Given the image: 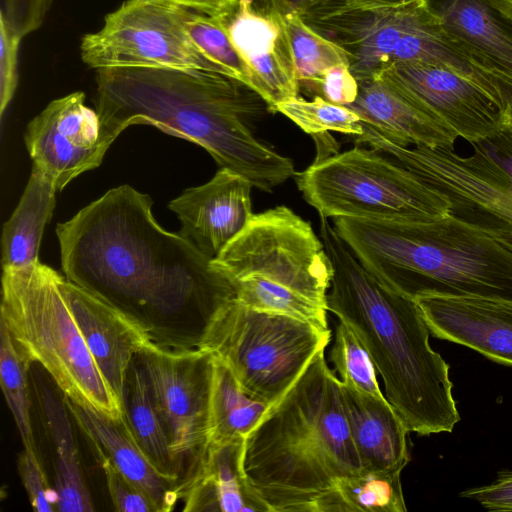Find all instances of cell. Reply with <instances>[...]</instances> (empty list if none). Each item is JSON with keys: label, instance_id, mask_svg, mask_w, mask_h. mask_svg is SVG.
I'll use <instances>...</instances> for the list:
<instances>
[{"label": "cell", "instance_id": "1", "mask_svg": "<svg viewBox=\"0 0 512 512\" xmlns=\"http://www.w3.org/2000/svg\"><path fill=\"white\" fill-rule=\"evenodd\" d=\"M56 234L65 278L140 322L156 343L169 324L188 321L202 332L235 297L211 259L181 233L165 230L151 198L129 185L59 223Z\"/></svg>", "mask_w": 512, "mask_h": 512}, {"label": "cell", "instance_id": "2", "mask_svg": "<svg viewBox=\"0 0 512 512\" xmlns=\"http://www.w3.org/2000/svg\"><path fill=\"white\" fill-rule=\"evenodd\" d=\"M95 110L114 141L128 126L152 125L200 145L226 168L271 192L296 173L293 161L258 138L251 125L273 113L266 100L225 74L150 67L96 69Z\"/></svg>", "mask_w": 512, "mask_h": 512}, {"label": "cell", "instance_id": "3", "mask_svg": "<svg viewBox=\"0 0 512 512\" xmlns=\"http://www.w3.org/2000/svg\"><path fill=\"white\" fill-rule=\"evenodd\" d=\"M324 352L244 438L243 473L269 512H330L337 483L363 471Z\"/></svg>", "mask_w": 512, "mask_h": 512}, {"label": "cell", "instance_id": "4", "mask_svg": "<svg viewBox=\"0 0 512 512\" xmlns=\"http://www.w3.org/2000/svg\"><path fill=\"white\" fill-rule=\"evenodd\" d=\"M320 238L333 268L327 309L365 346L387 400L409 432H451L460 415L449 364L430 346V331L416 301L368 271L322 216Z\"/></svg>", "mask_w": 512, "mask_h": 512}, {"label": "cell", "instance_id": "5", "mask_svg": "<svg viewBox=\"0 0 512 512\" xmlns=\"http://www.w3.org/2000/svg\"><path fill=\"white\" fill-rule=\"evenodd\" d=\"M333 224L368 271L408 298L512 301V252L449 214L425 221L336 217Z\"/></svg>", "mask_w": 512, "mask_h": 512}, {"label": "cell", "instance_id": "6", "mask_svg": "<svg viewBox=\"0 0 512 512\" xmlns=\"http://www.w3.org/2000/svg\"><path fill=\"white\" fill-rule=\"evenodd\" d=\"M62 279L40 261L3 268L0 322L29 362L46 370L63 397L119 418L123 403L81 334L63 295Z\"/></svg>", "mask_w": 512, "mask_h": 512}, {"label": "cell", "instance_id": "7", "mask_svg": "<svg viewBox=\"0 0 512 512\" xmlns=\"http://www.w3.org/2000/svg\"><path fill=\"white\" fill-rule=\"evenodd\" d=\"M243 304L263 310L278 298H308L327 307L333 268L320 237L290 208L254 214L211 260Z\"/></svg>", "mask_w": 512, "mask_h": 512}, {"label": "cell", "instance_id": "8", "mask_svg": "<svg viewBox=\"0 0 512 512\" xmlns=\"http://www.w3.org/2000/svg\"><path fill=\"white\" fill-rule=\"evenodd\" d=\"M300 17L344 51L358 83L401 63L463 66L430 0L401 5L318 3Z\"/></svg>", "mask_w": 512, "mask_h": 512}, {"label": "cell", "instance_id": "9", "mask_svg": "<svg viewBox=\"0 0 512 512\" xmlns=\"http://www.w3.org/2000/svg\"><path fill=\"white\" fill-rule=\"evenodd\" d=\"M330 339V330L234 297L207 322L197 347L225 363L247 394L272 405Z\"/></svg>", "mask_w": 512, "mask_h": 512}, {"label": "cell", "instance_id": "10", "mask_svg": "<svg viewBox=\"0 0 512 512\" xmlns=\"http://www.w3.org/2000/svg\"><path fill=\"white\" fill-rule=\"evenodd\" d=\"M296 183L325 218L425 221L449 214L443 194L373 148L315 160L296 174Z\"/></svg>", "mask_w": 512, "mask_h": 512}, {"label": "cell", "instance_id": "11", "mask_svg": "<svg viewBox=\"0 0 512 512\" xmlns=\"http://www.w3.org/2000/svg\"><path fill=\"white\" fill-rule=\"evenodd\" d=\"M443 194L449 215L481 230L512 252V179L479 148L461 157L454 148L403 147L363 123L355 136Z\"/></svg>", "mask_w": 512, "mask_h": 512}, {"label": "cell", "instance_id": "12", "mask_svg": "<svg viewBox=\"0 0 512 512\" xmlns=\"http://www.w3.org/2000/svg\"><path fill=\"white\" fill-rule=\"evenodd\" d=\"M194 11L149 0H126L80 43L90 68L197 69L228 75L194 44L186 23ZM229 76V75H228Z\"/></svg>", "mask_w": 512, "mask_h": 512}, {"label": "cell", "instance_id": "13", "mask_svg": "<svg viewBox=\"0 0 512 512\" xmlns=\"http://www.w3.org/2000/svg\"><path fill=\"white\" fill-rule=\"evenodd\" d=\"M136 358L180 470L188 462V471L209 446L213 356L197 346L174 348L153 342Z\"/></svg>", "mask_w": 512, "mask_h": 512}, {"label": "cell", "instance_id": "14", "mask_svg": "<svg viewBox=\"0 0 512 512\" xmlns=\"http://www.w3.org/2000/svg\"><path fill=\"white\" fill-rule=\"evenodd\" d=\"M24 140L33 166L57 191L98 167L113 143L105 135L96 110L85 105L81 91L51 101L29 122Z\"/></svg>", "mask_w": 512, "mask_h": 512}, {"label": "cell", "instance_id": "15", "mask_svg": "<svg viewBox=\"0 0 512 512\" xmlns=\"http://www.w3.org/2000/svg\"><path fill=\"white\" fill-rule=\"evenodd\" d=\"M448 42L482 75L503 112L512 105V19L484 0H430Z\"/></svg>", "mask_w": 512, "mask_h": 512}, {"label": "cell", "instance_id": "16", "mask_svg": "<svg viewBox=\"0 0 512 512\" xmlns=\"http://www.w3.org/2000/svg\"><path fill=\"white\" fill-rule=\"evenodd\" d=\"M380 76L430 109L470 144L502 127V111L493 99L451 68L420 62L401 63Z\"/></svg>", "mask_w": 512, "mask_h": 512}, {"label": "cell", "instance_id": "17", "mask_svg": "<svg viewBox=\"0 0 512 512\" xmlns=\"http://www.w3.org/2000/svg\"><path fill=\"white\" fill-rule=\"evenodd\" d=\"M225 25L247 67L249 87L266 100L273 113L278 104L299 97L300 85L282 17L260 10L254 0H239Z\"/></svg>", "mask_w": 512, "mask_h": 512}, {"label": "cell", "instance_id": "18", "mask_svg": "<svg viewBox=\"0 0 512 512\" xmlns=\"http://www.w3.org/2000/svg\"><path fill=\"white\" fill-rule=\"evenodd\" d=\"M252 183L220 168L207 183L183 191L168 207L180 221L183 236L213 260L249 224Z\"/></svg>", "mask_w": 512, "mask_h": 512}, {"label": "cell", "instance_id": "19", "mask_svg": "<svg viewBox=\"0 0 512 512\" xmlns=\"http://www.w3.org/2000/svg\"><path fill=\"white\" fill-rule=\"evenodd\" d=\"M61 289L99 370L123 403L130 365L155 339L140 322L65 277Z\"/></svg>", "mask_w": 512, "mask_h": 512}, {"label": "cell", "instance_id": "20", "mask_svg": "<svg viewBox=\"0 0 512 512\" xmlns=\"http://www.w3.org/2000/svg\"><path fill=\"white\" fill-rule=\"evenodd\" d=\"M415 301L434 337L512 365V301L439 295L421 296Z\"/></svg>", "mask_w": 512, "mask_h": 512}, {"label": "cell", "instance_id": "21", "mask_svg": "<svg viewBox=\"0 0 512 512\" xmlns=\"http://www.w3.org/2000/svg\"><path fill=\"white\" fill-rule=\"evenodd\" d=\"M347 107L403 147L453 148L458 138L430 109L383 76L359 82L358 96Z\"/></svg>", "mask_w": 512, "mask_h": 512}, {"label": "cell", "instance_id": "22", "mask_svg": "<svg viewBox=\"0 0 512 512\" xmlns=\"http://www.w3.org/2000/svg\"><path fill=\"white\" fill-rule=\"evenodd\" d=\"M73 421L89 439L98 456H105L129 480L141 488L157 512L174 509L179 498V481L163 475L146 455L128 423L126 415L113 418L65 397Z\"/></svg>", "mask_w": 512, "mask_h": 512}, {"label": "cell", "instance_id": "23", "mask_svg": "<svg viewBox=\"0 0 512 512\" xmlns=\"http://www.w3.org/2000/svg\"><path fill=\"white\" fill-rule=\"evenodd\" d=\"M243 442L236 439L208 446L180 480L184 511L269 512L243 473Z\"/></svg>", "mask_w": 512, "mask_h": 512}, {"label": "cell", "instance_id": "24", "mask_svg": "<svg viewBox=\"0 0 512 512\" xmlns=\"http://www.w3.org/2000/svg\"><path fill=\"white\" fill-rule=\"evenodd\" d=\"M342 402L363 470L399 472L410 461L406 425L384 396L341 382Z\"/></svg>", "mask_w": 512, "mask_h": 512}, {"label": "cell", "instance_id": "25", "mask_svg": "<svg viewBox=\"0 0 512 512\" xmlns=\"http://www.w3.org/2000/svg\"><path fill=\"white\" fill-rule=\"evenodd\" d=\"M36 394L55 450L56 509L60 512H93L95 507L83 476L72 416L63 398L60 400L46 385L39 384Z\"/></svg>", "mask_w": 512, "mask_h": 512}, {"label": "cell", "instance_id": "26", "mask_svg": "<svg viewBox=\"0 0 512 512\" xmlns=\"http://www.w3.org/2000/svg\"><path fill=\"white\" fill-rule=\"evenodd\" d=\"M56 192L53 182L32 166L20 201L3 226V268H22L39 262L42 234L53 213Z\"/></svg>", "mask_w": 512, "mask_h": 512}, {"label": "cell", "instance_id": "27", "mask_svg": "<svg viewBox=\"0 0 512 512\" xmlns=\"http://www.w3.org/2000/svg\"><path fill=\"white\" fill-rule=\"evenodd\" d=\"M123 408L134 436L155 467L163 475L180 483L181 470L172 452L165 424L136 357L127 374Z\"/></svg>", "mask_w": 512, "mask_h": 512}, {"label": "cell", "instance_id": "28", "mask_svg": "<svg viewBox=\"0 0 512 512\" xmlns=\"http://www.w3.org/2000/svg\"><path fill=\"white\" fill-rule=\"evenodd\" d=\"M269 407L247 394L229 367L213 356L209 445L244 439Z\"/></svg>", "mask_w": 512, "mask_h": 512}, {"label": "cell", "instance_id": "29", "mask_svg": "<svg viewBox=\"0 0 512 512\" xmlns=\"http://www.w3.org/2000/svg\"><path fill=\"white\" fill-rule=\"evenodd\" d=\"M399 472L363 470L337 483L330 512L407 511Z\"/></svg>", "mask_w": 512, "mask_h": 512}, {"label": "cell", "instance_id": "30", "mask_svg": "<svg viewBox=\"0 0 512 512\" xmlns=\"http://www.w3.org/2000/svg\"><path fill=\"white\" fill-rule=\"evenodd\" d=\"M29 360L19 351L8 329L0 322V382L26 449H36L31 421L28 385Z\"/></svg>", "mask_w": 512, "mask_h": 512}, {"label": "cell", "instance_id": "31", "mask_svg": "<svg viewBox=\"0 0 512 512\" xmlns=\"http://www.w3.org/2000/svg\"><path fill=\"white\" fill-rule=\"evenodd\" d=\"M300 85L310 90L321 75L331 67L348 65L344 51L309 27L300 16L283 18Z\"/></svg>", "mask_w": 512, "mask_h": 512}, {"label": "cell", "instance_id": "32", "mask_svg": "<svg viewBox=\"0 0 512 512\" xmlns=\"http://www.w3.org/2000/svg\"><path fill=\"white\" fill-rule=\"evenodd\" d=\"M275 111L282 113L305 133L312 136L328 131L352 136L361 135L363 132V122L357 113L318 95H315L311 101L299 96L282 102L276 106Z\"/></svg>", "mask_w": 512, "mask_h": 512}, {"label": "cell", "instance_id": "33", "mask_svg": "<svg viewBox=\"0 0 512 512\" xmlns=\"http://www.w3.org/2000/svg\"><path fill=\"white\" fill-rule=\"evenodd\" d=\"M330 360L342 383L375 396H383L371 357L352 328L339 320Z\"/></svg>", "mask_w": 512, "mask_h": 512}, {"label": "cell", "instance_id": "34", "mask_svg": "<svg viewBox=\"0 0 512 512\" xmlns=\"http://www.w3.org/2000/svg\"><path fill=\"white\" fill-rule=\"evenodd\" d=\"M194 44L229 76L249 86L247 67L234 47L225 20L193 12L186 23Z\"/></svg>", "mask_w": 512, "mask_h": 512}, {"label": "cell", "instance_id": "35", "mask_svg": "<svg viewBox=\"0 0 512 512\" xmlns=\"http://www.w3.org/2000/svg\"><path fill=\"white\" fill-rule=\"evenodd\" d=\"M18 471L33 509L37 512H53L57 495L48 483L37 450L26 449L18 456Z\"/></svg>", "mask_w": 512, "mask_h": 512}, {"label": "cell", "instance_id": "36", "mask_svg": "<svg viewBox=\"0 0 512 512\" xmlns=\"http://www.w3.org/2000/svg\"><path fill=\"white\" fill-rule=\"evenodd\" d=\"M114 509L119 512H157L150 497L123 475L105 456H98Z\"/></svg>", "mask_w": 512, "mask_h": 512}, {"label": "cell", "instance_id": "37", "mask_svg": "<svg viewBox=\"0 0 512 512\" xmlns=\"http://www.w3.org/2000/svg\"><path fill=\"white\" fill-rule=\"evenodd\" d=\"M22 37L0 16V116L3 118L18 85V52Z\"/></svg>", "mask_w": 512, "mask_h": 512}, {"label": "cell", "instance_id": "38", "mask_svg": "<svg viewBox=\"0 0 512 512\" xmlns=\"http://www.w3.org/2000/svg\"><path fill=\"white\" fill-rule=\"evenodd\" d=\"M309 92L342 106L351 105L359 93V83L349 66L342 64L329 68L312 85Z\"/></svg>", "mask_w": 512, "mask_h": 512}, {"label": "cell", "instance_id": "39", "mask_svg": "<svg viewBox=\"0 0 512 512\" xmlns=\"http://www.w3.org/2000/svg\"><path fill=\"white\" fill-rule=\"evenodd\" d=\"M460 496L477 501L488 511L512 512V471H500L489 485L466 489Z\"/></svg>", "mask_w": 512, "mask_h": 512}, {"label": "cell", "instance_id": "40", "mask_svg": "<svg viewBox=\"0 0 512 512\" xmlns=\"http://www.w3.org/2000/svg\"><path fill=\"white\" fill-rule=\"evenodd\" d=\"M490 157L512 179V131L502 126L485 139L471 143Z\"/></svg>", "mask_w": 512, "mask_h": 512}, {"label": "cell", "instance_id": "41", "mask_svg": "<svg viewBox=\"0 0 512 512\" xmlns=\"http://www.w3.org/2000/svg\"><path fill=\"white\" fill-rule=\"evenodd\" d=\"M173 4L189 10L226 20L236 9L239 0H149Z\"/></svg>", "mask_w": 512, "mask_h": 512}, {"label": "cell", "instance_id": "42", "mask_svg": "<svg viewBox=\"0 0 512 512\" xmlns=\"http://www.w3.org/2000/svg\"><path fill=\"white\" fill-rule=\"evenodd\" d=\"M319 1L321 0H257L255 4L264 12L285 18L293 15L301 16Z\"/></svg>", "mask_w": 512, "mask_h": 512}, {"label": "cell", "instance_id": "43", "mask_svg": "<svg viewBox=\"0 0 512 512\" xmlns=\"http://www.w3.org/2000/svg\"><path fill=\"white\" fill-rule=\"evenodd\" d=\"M417 1H423V0H321L318 3L401 5V4H407V3L417 2Z\"/></svg>", "mask_w": 512, "mask_h": 512}, {"label": "cell", "instance_id": "44", "mask_svg": "<svg viewBox=\"0 0 512 512\" xmlns=\"http://www.w3.org/2000/svg\"><path fill=\"white\" fill-rule=\"evenodd\" d=\"M498 12L512 19V0H484Z\"/></svg>", "mask_w": 512, "mask_h": 512}, {"label": "cell", "instance_id": "45", "mask_svg": "<svg viewBox=\"0 0 512 512\" xmlns=\"http://www.w3.org/2000/svg\"><path fill=\"white\" fill-rule=\"evenodd\" d=\"M502 126L512 131V105L502 112Z\"/></svg>", "mask_w": 512, "mask_h": 512}]
</instances>
